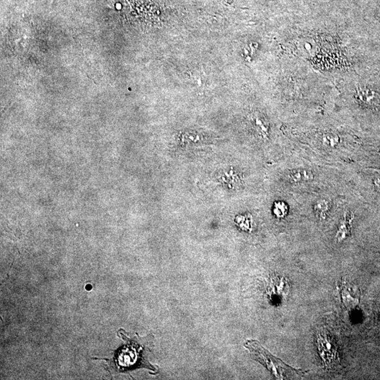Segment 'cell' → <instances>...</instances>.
Returning <instances> with one entry per match:
<instances>
[{"label":"cell","instance_id":"cell-6","mask_svg":"<svg viewBox=\"0 0 380 380\" xmlns=\"http://www.w3.org/2000/svg\"><path fill=\"white\" fill-rule=\"evenodd\" d=\"M355 97L360 104L369 108H377L380 106V94L368 88L358 89Z\"/></svg>","mask_w":380,"mask_h":380},{"label":"cell","instance_id":"cell-11","mask_svg":"<svg viewBox=\"0 0 380 380\" xmlns=\"http://www.w3.org/2000/svg\"><path fill=\"white\" fill-rule=\"evenodd\" d=\"M275 210V213L279 217H283L288 212V208L286 205L283 203H279L276 205V208Z\"/></svg>","mask_w":380,"mask_h":380},{"label":"cell","instance_id":"cell-13","mask_svg":"<svg viewBox=\"0 0 380 380\" xmlns=\"http://www.w3.org/2000/svg\"></svg>","mask_w":380,"mask_h":380},{"label":"cell","instance_id":"cell-5","mask_svg":"<svg viewBox=\"0 0 380 380\" xmlns=\"http://www.w3.org/2000/svg\"><path fill=\"white\" fill-rule=\"evenodd\" d=\"M341 294L342 302L348 311H354L360 302V291L357 287L348 285L346 282L341 284Z\"/></svg>","mask_w":380,"mask_h":380},{"label":"cell","instance_id":"cell-9","mask_svg":"<svg viewBox=\"0 0 380 380\" xmlns=\"http://www.w3.org/2000/svg\"><path fill=\"white\" fill-rule=\"evenodd\" d=\"M315 211L317 216L320 219H325L326 218L327 213L329 210V204L328 201L325 200H321L317 202L315 205Z\"/></svg>","mask_w":380,"mask_h":380},{"label":"cell","instance_id":"cell-12","mask_svg":"<svg viewBox=\"0 0 380 380\" xmlns=\"http://www.w3.org/2000/svg\"><path fill=\"white\" fill-rule=\"evenodd\" d=\"M375 186L378 191H380V178L376 179L374 181Z\"/></svg>","mask_w":380,"mask_h":380},{"label":"cell","instance_id":"cell-8","mask_svg":"<svg viewBox=\"0 0 380 380\" xmlns=\"http://www.w3.org/2000/svg\"><path fill=\"white\" fill-rule=\"evenodd\" d=\"M289 179L294 182H305L313 179V176L312 173L306 170H296L290 173Z\"/></svg>","mask_w":380,"mask_h":380},{"label":"cell","instance_id":"cell-3","mask_svg":"<svg viewBox=\"0 0 380 380\" xmlns=\"http://www.w3.org/2000/svg\"><path fill=\"white\" fill-rule=\"evenodd\" d=\"M317 346L324 366L331 368L339 363L337 346L335 340L326 333H319L317 336Z\"/></svg>","mask_w":380,"mask_h":380},{"label":"cell","instance_id":"cell-1","mask_svg":"<svg viewBox=\"0 0 380 380\" xmlns=\"http://www.w3.org/2000/svg\"><path fill=\"white\" fill-rule=\"evenodd\" d=\"M245 347L248 349L258 361L266 367L268 370H270L274 376L278 380L286 379L288 373H294L297 374H303V371L296 370L286 365L280 359L272 356L270 352H268L260 344L259 341L256 340H248L245 344Z\"/></svg>","mask_w":380,"mask_h":380},{"label":"cell","instance_id":"cell-7","mask_svg":"<svg viewBox=\"0 0 380 380\" xmlns=\"http://www.w3.org/2000/svg\"><path fill=\"white\" fill-rule=\"evenodd\" d=\"M354 219V214L352 212H346L344 216V219L341 221V224L336 232L335 240L336 242H341L345 240L346 237L350 234L351 225Z\"/></svg>","mask_w":380,"mask_h":380},{"label":"cell","instance_id":"cell-2","mask_svg":"<svg viewBox=\"0 0 380 380\" xmlns=\"http://www.w3.org/2000/svg\"><path fill=\"white\" fill-rule=\"evenodd\" d=\"M126 339L128 344L115 353L113 358V362L117 368L121 371H125L139 367H145L150 370H155V369L148 362L144 361L145 360H144L141 354L142 348L137 345L134 341Z\"/></svg>","mask_w":380,"mask_h":380},{"label":"cell","instance_id":"cell-10","mask_svg":"<svg viewBox=\"0 0 380 380\" xmlns=\"http://www.w3.org/2000/svg\"><path fill=\"white\" fill-rule=\"evenodd\" d=\"M322 142L326 147H335L339 144V138L337 135L333 133H327L322 137Z\"/></svg>","mask_w":380,"mask_h":380},{"label":"cell","instance_id":"cell-4","mask_svg":"<svg viewBox=\"0 0 380 380\" xmlns=\"http://www.w3.org/2000/svg\"><path fill=\"white\" fill-rule=\"evenodd\" d=\"M290 288L288 279L285 277L274 276L270 278L268 290L271 297L281 301L288 297Z\"/></svg>","mask_w":380,"mask_h":380}]
</instances>
